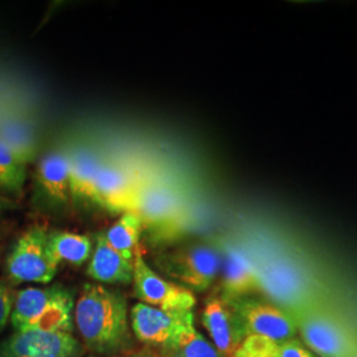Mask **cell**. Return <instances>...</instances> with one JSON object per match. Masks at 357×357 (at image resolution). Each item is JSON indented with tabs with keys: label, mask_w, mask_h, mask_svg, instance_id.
<instances>
[{
	"label": "cell",
	"mask_w": 357,
	"mask_h": 357,
	"mask_svg": "<svg viewBox=\"0 0 357 357\" xmlns=\"http://www.w3.org/2000/svg\"><path fill=\"white\" fill-rule=\"evenodd\" d=\"M15 295L13 289L0 282V333L4 331L8 321L11 319L13 303H15Z\"/></svg>",
	"instance_id": "cell-23"
},
{
	"label": "cell",
	"mask_w": 357,
	"mask_h": 357,
	"mask_svg": "<svg viewBox=\"0 0 357 357\" xmlns=\"http://www.w3.org/2000/svg\"><path fill=\"white\" fill-rule=\"evenodd\" d=\"M84 347L68 332H15L0 343V357H81Z\"/></svg>",
	"instance_id": "cell-10"
},
{
	"label": "cell",
	"mask_w": 357,
	"mask_h": 357,
	"mask_svg": "<svg viewBox=\"0 0 357 357\" xmlns=\"http://www.w3.org/2000/svg\"><path fill=\"white\" fill-rule=\"evenodd\" d=\"M75 306V295L61 284L26 287L15 295L10 321L16 332L72 333Z\"/></svg>",
	"instance_id": "cell-2"
},
{
	"label": "cell",
	"mask_w": 357,
	"mask_h": 357,
	"mask_svg": "<svg viewBox=\"0 0 357 357\" xmlns=\"http://www.w3.org/2000/svg\"><path fill=\"white\" fill-rule=\"evenodd\" d=\"M220 277V294L227 299L252 296L262 291V277L255 262L236 246L221 248Z\"/></svg>",
	"instance_id": "cell-13"
},
{
	"label": "cell",
	"mask_w": 357,
	"mask_h": 357,
	"mask_svg": "<svg viewBox=\"0 0 357 357\" xmlns=\"http://www.w3.org/2000/svg\"><path fill=\"white\" fill-rule=\"evenodd\" d=\"M59 265L50 246V231L41 225H33L13 243L6 270L13 284H48L54 280Z\"/></svg>",
	"instance_id": "cell-4"
},
{
	"label": "cell",
	"mask_w": 357,
	"mask_h": 357,
	"mask_svg": "<svg viewBox=\"0 0 357 357\" xmlns=\"http://www.w3.org/2000/svg\"><path fill=\"white\" fill-rule=\"evenodd\" d=\"M69 151L70 193L73 202L89 200L94 180L102 166L98 151L88 142H76Z\"/></svg>",
	"instance_id": "cell-16"
},
{
	"label": "cell",
	"mask_w": 357,
	"mask_h": 357,
	"mask_svg": "<svg viewBox=\"0 0 357 357\" xmlns=\"http://www.w3.org/2000/svg\"><path fill=\"white\" fill-rule=\"evenodd\" d=\"M38 185L40 192L54 204H66L72 200L70 168L68 149H54L38 162Z\"/></svg>",
	"instance_id": "cell-14"
},
{
	"label": "cell",
	"mask_w": 357,
	"mask_h": 357,
	"mask_svg": "<svg viewBox=\"0 0 357 357\" xmlns=\"http://www.w3.org/2000/svg\"><path fill=\"white\" fill-rule=\"evenodd\" d=\"M143 222L134 212H125L106 230L105 238L119 255L128 261L134 259V255L139 250Z\"/></svg>",
	"instance_id": "cell-17"
},
{
	"label": "cell",
	"mask_w": 357,
	"mask_h": 357,
	"mask_svg": "<svg viewBox=\"0 0 357 357\" xmlns=\"http://www.w3.org/2000/svg\"><path fill=\"white\" fill-rule=\"evenodd\" d=\"M50 246L57 262L75 266L84 265L93 253V243L88 236L70 231H50Z\"/></svg>",
	"instance_id": "cell-18"
},
{
	"label": "cell",
	"mask_w": 357,
	"mask_h": 357,
	"mask_svg": "<svg viewBox=\"0 0 357 357\" xmlns=\"http://www.w3.org/2000/svg\"><path fill=\"white\" fill-rule=\"evenodd\" d=\"M231 357H277V342L261 336H248Z\"/></svg>",
	"instance_id": "cell-21"
},
{
	"label": "cell",
	"mask_w": 357,
	"mask_h": 357,
	"mask_svg": "<svg viewBox=\"0 0 357 357\" xmlns=\"http://www.w3.org/2000/svg\"><path fill=\"white\" fill-rule=\"evenodd\" d=\"M169 280L190 291H206L220 275L221 249L208 243H188L162 252L155 259Z\"/></svg>",
	"instance_id": "cell-3"
},
{
	"label": "cell",
	"mask_w": 357,
	"mask_h": 357,
	"mask_svg": "<svg viewBox=\"0 0 357 357\" xmlns=\"http://www.w3.org/2000/svg\"><path fill=\"white\" fill-rule=\"evenodd\" d=\"M277 357H318L298 337L277 342Z\"/></svg>",
	"instance_id": "cell-22"
},
{
	"label": "cell",
	"mask_w": 357,
	"mask_h": 357,
	"mask_svg": "<svg viewBox=\"0 0 357 357\" xmlns=\"http://www.w3.org/2000/svg\"><path fill=\"white\" fill-rule=\"evenodd\" d=\"M75 324L84 344L96 354H116L132 342L125 295L103 284L82 287L75 306Z\"/></svg>",
	"instance_id": "cell-1"
},
{
	"label": "cell",
	"mask_w": 357,
	"mask_h": 357,
	"mask_svg": "<svg viewBox=\"0 0 357 357\" xmlns=\"http://www.w3.org/2000/svg\"><path fill=\"white\" fill-rule=\"evenodd\" d=\"M128 357H159L156 356L155 354H153V351H150L149 348H143V349H139V351H137V352H134V354H131V355H128Z\"/></svg>",
	"instance_id": "cell-25"
},
{
	"label": "cell",
	"mask_w": 357,
	"mask_h": 357,
	"mask_svg": "<svg viewBox=\"0 0 357 357\" xmlns=\"http://www.w3.org/2000/svg\"><path fill=\"white\" fill-rule=\"evenodd\" d=\"M26 178V162L0 139V190L22 193Z\"/></svg>",
	"instance_id": "cell-20"
},
{
	"label": "cell",
	"mask_w": 357,
	"mask_h": 357,
	"mask_svg": "<svg viewBox=\"0 0 357 357\" xmlns=\"http://www.w3.org/2000/svg\"><path fill=\"white\" fill-rule=\"evenodd\" d=\"M202 323L221 357L233 356L248 337L236 308L221 294L205 301Z\"/></svg>",
	"instance_id": "cell-11"
},
{
	"label": "cell",
	"mask_w": 357,
	"mask_h": 357,
	"mask_svg": "<svg viewBox=\"0 0 357 357\" xmlns=\"http://www.w3.org/2000/svg\"><path fill=\"white\" fill-rule=\"evenodd\" d=\"M160 357H221V355L215 345L196 330L193 323L172 344L160 349Z\"/></svg>",
	"instance_id": "cell-19"
},
{
	"label": "cell",
	"mask_w": 357,
	"mask_h": 357,
	"mask_svg": "<svg viewBox=\"0 0 357 357\" xmlns=\"http://www.w3.org/2000/svg\"><path fill=\"white\" fill-rule=\"evenodd\" d=\"M134 295L139 303L166 311H193L196 298L190 290L169 281L153 270L141 249L134 255Z\"/></svg>",
	"instance_id": "cell-6"
},
{
	"label": "cell",
	"mask_w": 357,
	"mask_h": 357,
	"mask_svg": "<svg viewBox=\"0 0 357 357\" xmlns=\"http://www.w3.org/2000/svg\"><path fill=\"white\" fill-rule=\"evenodd\" d=\"M86 273L101 284H130L134 277V264L119 255L106 241L105 234L100 233L96 237Z\"/></svg>",
	"instance_id": "cell-15"
},
{
	"label": "cell",
	"mask_w": 357,
	"mask_h": 357,
	"mask_svg": "<svg viewBox=\"0 0 357 357\" xmlns=\"http://www.w3.org/2000/svg\"><path fill=\"white\" fill-rule=\"evenodd\" d=\"M229 301L241 318L248 336H261L273 342L296 337V319L281 307L255 295Z\"/></svg>",
	"instance_id": "cell-7"
},
{
	"label": "cell",
	"mask_w": 357,
	"mask_h": 357,
	"mask_svg": "<svg viewBox=\"0 0 357 357\" xmlns=\"http://www.w3.org/2000/svg\"><path fill=\"white\" fill-rule=\"evenodd\" d=\"M16 208V203L13 202V199L0 195V212H6V211H11Z\"/></svg>",
	"instance_id": "cell-24"
},
{
	"label": "cell",
	"mask_w": 357,
	"mask_h": 357,
	"mask_svg": "<svg viewBox=\"0 0 357 357\" xmlns=\"http://www.w3.org/2000/svg\"><path fill=\"white\" fill-rule=\"evenodd\" d=\"M141 178L142 175L122 165L103 160L93 184L90 202L121 215L128 212Z\"/></svg>",
	"instance_id": "cell-12"
},
{
	"label": "cell",
	"mask_w": 357,
	"mask_h": 357,
	"mask_svg": "<svg viewBox=\"0 0 357 357\" xmlns=\"http://www.w3.org/2000/svg\"><path fill=\"white\" fill-rule=\"evenodd\" d=\"M128 212L137 213L144 227L167 231L185 225V202L178 187L163 178H143Z\"/></svg>",
	"instance_id": "cell-5"
},
{
	"label": "cell",
	"mask_w": 357,
	"mask_h": 357,
	"mask_svg": "<svg viewBox=\"0 0 357 357\" xmlns=\"http://www.w3.org/2000/svg\"><path fill=\"white\" fill-rule=\"evenodd\" d=\"M295 319L301 340L317 356L357 357V340L340 321L320 314Z\"/></svg>",
	"instance_id": "cell-9"
},
{
	"label": "cell",
	"mask_w": 357,
	"mask_h": 357,
	"mask_svg": "<svg viewBox=\"0 0 357 357\" xmlns=\"http://www.w3.org/2000/svg\"><path fill=\"white\" fill-rule=\"evenodd\" d=\"M90 357H93V356H90Z\"/></svg>",
	"instance_id": "cell-26"
},
{
	"label": "cell",
	"mask_w": 357,
	"mask_h": 357,
	"mask_svg": "<svg viewBox=\"0 0 357 357\" xmlns=\"http://www.w3.org/2000/svg\"><path fill=\"white\" fill-rule=\"evenodd\" d=\"M193 323V311H166L137 303L130 312L134 336L142 343L159 347V349L172 344Z\"/></svg>",
	"instance_id": "cell-8"
}]
</instances>
